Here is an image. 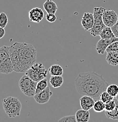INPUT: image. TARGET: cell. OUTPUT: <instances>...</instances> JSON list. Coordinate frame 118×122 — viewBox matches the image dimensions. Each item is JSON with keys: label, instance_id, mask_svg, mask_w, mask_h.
<instances>
[{"label": "cell", "instance_id": "6da1fadb", "mask_svg": "<svg viewBox=\"0 0 118 122\" xmlns=\"http://www.w3.org/2000/svg\"><path fill=\"white\" fill-rule=\"evenodd\" d=\"M9 51L16 72L25 73L36 61L37 51L31 44L16 42L10 46Z\"/></svg>", "mask_w": 118, "mask_h": 122}, {"label": "cell", "instance_id": "7a4b0ae2", "mask_svg": "<svg viewBox=\"0 0 118 122\" xmlns=\"http://www.w3.org/2000/svg\"><path fill=\"white\" fill-rule=\"evenodd\" d=\"M109 85L101 75L94 72L79 73L75 80V88L81 96L87 95L95 100L99 99L100 95L106 91Z\"/></svg>", "mask_w": 118, "mask_h": 122}, {"label": "cell", "instance_id": "3957f363", "mask_svg": "<svg viewBox=\"0 0 118 122\" xmlns=\"http://www.w3.org/2000/svg\"><path fill=\"white\" fill-rule=\"evenodd\" d=\"M2 107L9 117H16L20 115L22 104L17 97L8 96L2 100Z\"/></svg>", "mask_w": 118, "mask_h": 122}, {"label": "cell", "instance_id": "277c9868", "mask_svg": "<svg viewBox=\"0 0 118 122\" xmlns=\"http://www.w3.org/2000/svg\"><path fill=\"white\" fill-rule=\"evenodd\" d=\"M9 48L8 46L0 47V73L10 74L14 71Z\"/></svg>", "mask_w": 118, "mask_h": 122}, {"label": "cell", "instance_id": "5b68a950", "mask_svg": "<svg viewBox=\"0 0 118 122\" xmlns=\"http://www.w3.org/2000/svg\"><path fill=\"white\" fill-rule=\"evenodd\" d=\"M37 82L25 74L19 81V87L21 92L28 97H34L36 93Z\"/></svg>", "mask_w": 118, "mask_h": 122}, {"label": "cell", "instance_id": "8992f818", "mask_svg": "<svg viewBox=\"0 0 118 122\" xmlns=\"http://www.w3.org/2000/svg\"><path fill=\"white\" fill-rule=\"evenodd\" d=\"M105 8L103 7H95L93 9L94 24L92 28L89 30L90 34L93 36L99 35L101 31L106 27L102 19V15Z\"/></svg>", "mask_w": 118, "mask_h": 122}, {"label": "cell", "instance_id": "52a82bcc", "mask_svg": "<svg viewBox=\"0 0 118 122\" xmlns=\"http://www.w3.org/2000/svg\"><path fill=\"white\" fill-rule=\"evenodd\" d=\"M48 71L44 65L41 63H35L25 72V74L30 77L34 81L38 82L47 76Z\"/></svg>", "mask_w": 118, "mask_h": 122}, {"label": "cell", "instance_id": "ba28073f", "mask_svg": "<svg viewBox=\"0 0 118 122\" xmlns=\"http://www.w3.org/2000/svg\"><path fill=\"white\" fill-rule=\"evenodd\" d=\"M102 19L106 26L112 27L118 21V16L117 13L113 10L105 9L103 12Z\"/></svg>", "mask_w": 118, "mask_h": 122}, {"label": "cell", "instance_id": "9c48e42d", "mask_svg": "<svg viewBox=\"0 0 118 122\" xmlns=\"http://www.w3.org/2000/svg\"><path fill=\"white\" fill-rule=\"evenodd\" d=\"M52 94L53 93L51 91L50 87L48 86L44 91L36 93L34 96V99L38 103L45 104L49 102Z\"/></svg>", "mask_w": 118, "mask_h": 122}, {"label": "cell", "instance_id": "30bf717a", "mask_svg": "<svg viewBox=\"0 0 118 122\" xmlns=\"http://www.w3.org/2000/svg\"><path fill=\"white\" fill-rule=\"evenodd\" d=\"M118 41V38L114 37L109 39H101L97 42L96 45V50L99 54L103 55L106 52V49L110 44Z\"/></svg>", "mask_w": 118, "mask_h": 122}, {"label": "cell", "instance_id": "8fae6325", "mask_svg": "<svg viewBox=\"0 0 118 122\" xmlns=\"http://www.w3.org/2000/svg\"><path fill=\"white\" fill-rule=\"evenodd\" d=\"M29 19L31 22L35 23L40 22L44 17V12L42 8L35 7L32 8L28 12Z\"/></svg>", "mask_w": 118, "mask_h": 122}, {"label": "cell", "instance_id": "7c38bea8", "mask_svg": "<svg viewBox=\"0 0 118 122\" xmlns=\"http://www.w3.org/2000/svg\"><path fill=\"white\" fill-rule=\"evenodd\" d=\"M81 24L85 30L89 31L94 24V16L93 14L87 12H85L82 18Z\"/></svg>", "mask_w": 118, "mask_h": 122}, {"label": "cell", "instance_id": "4fadbf2b", "mask_svg": "<svg viewBox=\"0 0 118 122\" xmlns=\"http://www.w3.org/2000/svg\"><path fill=\"white\" fill-rule=\"evenodd\" d=\"M95 101L96 100L91 96L83 95L80 99V105L82 109L89 111L93 108Z\"/></svg>", "mask_w": 118, "mask_h": 122}, {"label": "cell", "instance_id": "5bb4252c", "mask_svg": "<svg viewBox=\"0 0 118 122\" xmlns=\"http://www.w3.org/2000/svg\"><path fill=\"white\" fill-rule=\"evenodd\" d=\"M77 122H87L90 119V113L88 110L80 109L75 114Z\"/></svg>", "mask_w": 118, "mask_h": 122}, {"label": "cell", "instance_id": "9a60e30c", "mask_svg": "<svg viewBox=\"0 0 118 122\" xmlns=\"http://www.w3.org/2000/svg\"><path fill=\"white\" fill-rule=\"evenodd\" d=\"M43 6L44 10L47 13L55 14L57 10H58L57 4L52 0H46Z\"/></svg>", "mask_w": 118, "mask_h": 122}, {"label": "cell", "instance_id": "2e32d148", "mask_svg": "<svg viewBox=\"0 0 118 122\" xmlns=\"http://www.w3.org/2000/svg\"><path fill=\"white\" fill-rule=\"evenodd\" d=\"M106 60L108 63L113 66L118 65V52H108L106 55Z\"/></svg>", "mask_w": 118, "mask_h": 122}, {"label": "cell", "instance_id": "e0dca14e", "mask_svg": "<svg viewBox=\"0 0 118 122\" xmlns=\"http://www.w3.org/2000/svg\"><path fill=\"white\" fill-rule=\"evenodd\" d=\"M49 83L54 88L61 87L63 83L62 76H51L49 79Z\"/></svg>", "mask_w": 118, "mask_h": 122}, {"label": "cell", "instance_id": "ac0fdd59", "mask_svg": "<svg viewBox=\"0 0 118 122\" xmlns=\"http://www.w3.org/2000/svg\"><path fill=\"white\" fill-rule=\"evenodd\" d=\"M49 73L51 76H62L63 70L62 67L59 65H52L49 68Z\"/></svg>", "mask_w": 118, "mask_h": 122}, {"label": "cell", "instance_id": "d6986e66", "mask_svg": "<svg viewBox=\"0 0 118 122\" xmlns=\"http://www.w3.org/2000/svg\"><path fill=\"white\" fill-rule=\"evenodd\" d=\"M99 36H101V39H109L116 37L113 32L112 28L109 26H106L100 33Z\"/></svg>", "mask_w": 118, "mask_h": 122}, {"label": "cell", "instance_id": "ffe728a7", "mask_svg": "<svg viewBox=\"0 0 118 122\" xmlns=\"http://www.w3.org/2000/svg\"><path fill=\"white\" fill-rule=\"evenodd\" d=\"M105 113L106 116L108 119H112V120H118V100H116V106L113 110L107 111L105 110Z\"/></svg>", "mask_w": 118, "mask_h": 122}, {"label": "cell", "instance_id": "44dd1931", "mask_svg": "<svg viewBox=\"0 0 118 122\" xmlns=\"http://www.w3.org/2000/svg\"><path fill=\"white\" fill-rule=\"evenodd\" d=\"M93 109L95 112H102L104 110H105V103L99 99L96 100L93 106Z\"/></svg>", "mask_w": 118, "mask_h": 122}, {"label": "cell", "instance_id": "7402d4cb", "mask_svg": "<svg viewBox=\"0 0 118 122\" xmlns=\"http://www.w3.org/2000/svg\"><path fill=\"white\" fill-rule=\"evenodd\" d=\"M106 91L112 96L116 97L118 95V86L116 84L109 85L106 88Z\"/></svg>", "mask_w": 118, "mask_h": 122}, {"label": "cell", "instance_id": "603a6c76", "mask_svg": "<svg viewBox=\"0 0 118 122\" xmlns=\"http://www.w3.org/2000/svg\"><path fill=\"white\" fill-rule=\"evenodd\" d=\"M48 86V81L46 78L38 81L36 85V93L44 91Z\"/></svg>", "mask_w": 118, "mask_h": 122}, {"label": "cell", "instance_id": "cb8c5ba5", "mask_svg": "<svg viewBox=\"0 0 118 122\" xmlns=\"http://www.w3.org/2000/svg\"><path fill=\"white\" fill-rule=\"evenodd\" d=\"M114 98H115V97H113V96H112L111 95H109L107 92L104 91L101 94V95H100L99 99L102 100V102H103L105 103H106L108 102L110 100L114 99Z\"/></svg>", "mask_w": 118, "mask_h": 122}, {"label": "cell", "instance_id": "d4e9b609", "mask_svg": "<svg viewBox=\"0 0 118 122\" xmlns=\"http://www.w3.org/2000/svg\"><path fill=\"white\" fill-rule=\"evenodd\" d=\"M8 22V18L5 12H2L0 13V26L5 28Z\"/></svg>", "mask_w": 118, "mask_h": 122}, {"label": "cell", "instance_id": "484cf974", "mask_svg": "<svg viewBox=\"0 0 118 122\" xmlns=\"http://www.w3.org/2000/svg\"><path fill=\"white\" fill-rule=\"evenodd\" d=\"M116 97H115L113 100H110L108 102L105 103V110L109 111V110H113L115 109V107L116 106Z\"/></svg>", "mask_w": 118, "mask_h": 122}, {"label": "cell", "instance_id": "4316f807", "mask_svg": "<svg viewBox=\"0 0 118 122\" xmlns=\"http://www.w3.org/2000/svg\"><path fill=\"white\" fill-rule=\"evenodd\" d=\"M59 122H77V119H76L75 115H70L67 116L63 117L62 118L59 119L58 120Z\"/></svg>", "mask_w": 118, "mask_h": 122}, {"label": "cell", "instance_id": "83f0119b", "mask_svg": "<svg viewBox=\"0 0 118 122\" xmlns=\"http://www.w3.org/2000/svg\"><path fill=\"white\" fill-rule=\"evenodd\" d=\"M112 51L118 52V41L114 42L112 44H110V45L108 47L107 49H106V52Z\"/></svg>", "mask_w": 118, "mask_h": 122}, {"label": "cell", "instance_id": "f1b7e54d", "mask_svg": "<svg viewBox=\"0 0 118 122\" xmlns=\"http://www.w3.org/2000/svg\"><path fill=\"white\" fill-rule=\"evenodd\" d=\"M45 18H46V21L51 23L55 22L56 20H57V16H56L55 14L53 13H47L45 16Z\"/></svg>", "mask_w": 118, "mask_h": 122}, {"label": "cell", "instance_id": "f546056e", "mask_svg": "<svg viewBox=\"0 0 118 122\" xmlns=\"http://www.w3.org/2000/svg\"><path fill=\"white\" fill-rule=\"evenodd\" d=\"M112 28V30L113 32L114 35H115L116 37L118 38V20L116 22V24L113 25Z\"/></svg>", "mask_w": 118, "mask_h": 122}, {"label": "cell", "instance_id": "4dcf8cb0", "mask_svg": "<svg viewBox=\"0 0 118 122\" xmlns=\"http://www.w3.org/2000/svg\"><path fill=\"white\" fill-rule=\"evenodd\" d=\"M5 34V30L4 28L0 26V39H2Z\"/></svg>", "mask_w": 118, "mask_h": 122}, {"label": "cell", "instance_id": "1f68e13d", "mask_svg": "<svg viewBox=\"0 0 118 122\" xmlns=\"http://www.w3.org/2000/svg\"><path fill=\"white\" fill-rule=\"evenodd\" d=\"M116 99H118V96H116Z\"/></svg>", "mask_w": 118, "mask_h": 122}]
</instances>
